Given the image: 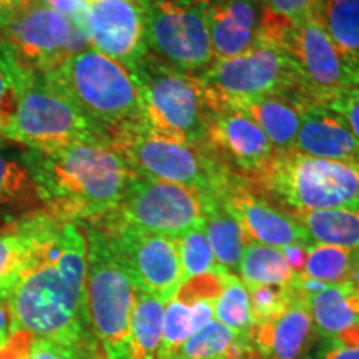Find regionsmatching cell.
<instances>
[{
	"label": "cell",
	"mask_w": 359,
	"mask_h": 359,
	"mask_svg": "<svg viewBox=\"0 0 359 359\" xmlns=\"http://www.w3.org/2000/svg\"><path fill=\"white\" fill-rule=\"evenodd\" d=\"M30 245L11 303L15 330L35 338L92 334L87 309V241L79 223L48 210L25 215Z\"/></svg>",
	"instance_id": "1"
},
{
	"label": "cell",
	"mask_w": 359,
	"mask_h": 359,
	"mask_svg": "<svg viewBox=\"0 0 359 359\" xmlns=\"http://www.w3.org/2000/svg\"><path fill=\"white\" fill-rule=\"evenodd\" d=\"M45 210L75 223L114 212L135 172L105 142H80L53 150L22 147Z\"/></svg>",
	"instance_id": "2"
},
{
	"label": "cell",
	"mask_w": 359,
	"mask_h": 359,
	"mask_svg": "<svg viewBox=\"0 0 359 359\" xmlns=\"http://www.w3.org/2000/svg\"><path fill=\"white\" fill-rule=\"evenodd\" d=\"M45 77L107 140L116 130L145 120L132 72L95 48L75 53Z\"/></svg>",
	"instance_id": "3"
},
{
	"label": "cell",
	"mask_w": 359,
	"mask_h": 359,
	"mask_svg": "<svg viewBox=\"0 0 359 359\" xmlns=\"http://www.w3.org/2000/svg\"><path fill=\"white\" fill-rule=\"evenodd\" d=\"M128 70L140 93L145 122L151 128L187 145L208 147L210 123L217 109L203 80L150 53Z\"/></svg>",
	"instance_id": "4"
},
{
	"label": "cell",
	"mask_w": 359,
	"mask_h": 359,
	"mask_svg": "<svg viewBox=\"0 0 359 359\" xmlns=\"http://www.w3.org/2000/svg\"><path fill=\"white\" fill-rule=\"evenodd\" d=\"M87 241V309L90 330L105 359H130V321L137 286L105 231L80 223Z\"/></svg>",
	"instance_id": "5"
},
{
	"label": "cell",
	"mask_w": 359,
	"mask_h": 359,
	"mask_svg": "<svg viewBox=\"0 0 359 359\" xmlns=\"http://www.w3.org/2000/svg\"><path fill=\"white\" fill-rule=\"evenodd\" d=\"M109 143L142 177L196 188L215 196L233 182L230 172L206 148L173 140L145 120L116 130Z\"/></svg>",
	"instance_id": "6"
},
{
	"label": "cell",
	"mask_w": 359,
	"mask_h": 359,
	"mask_svg": "<svg viewBox=\"0 0 359 359\" xmlns=\"http://www.w3.org/2000/svg\"><path fill=\"white\" fill-rule=\"evenodd\" d=\"M259 175L268 190L296 212L359 205V165L288 150L275 151Z\"/></svg>",
	"instance_id": "7"
},
{
	"label": "cell",
	"mask_w": 359,
	"mask_h": 359,
	"mask_svg": "<svg viewBox=\"0 0 359 359\" xmlns=\"http://www.w3.org/2000/svg\"><path fill=\"white\" fill-rule=\"evenodd\" d=\"M22 72L19 111L4 138L34 150H53L80 142L109 143L100 130L52 87L45 74Z\"/></svg>",
	"instance_id": "8"
},
{
	"label": "cell",
	"mask_w": 359,
	"mask_h": 359,
	"mask_svg": "<svg viewBox=\"0 0 359 359\" xmlns=\"http://www.w3.org/2000/svg\"><path fill=\"white\" fill-rule=\"evenodd\" d=\"M215 198V195L196 188L135 173L118 206L107 215L138 230L178 240L193 228L203 226Z\"/></svg>",
	"instance_id": "9"
},
{
	"label": "cell",
	"mask_w": 359,
	"mask_h": 359,
	"mask_svg": "<svg viewBox=\"0 0 359 359\" xmlns=\"http://www.w3.org/2000/svg\"><path fill=\"white\" fill-rule=\"evenodd\" d=\"M0 43L25 72L48 74L67 58L90 48V40L74 22L35 2H17Z\"/></svg>",
	"instance_id": "10"
},
{
	"label": "cell",
	"mask_w": 359,
	"mask_h": 359,
	"mask_svg": "<svg viewBox=\"0 0 359 359\" xmlns=\"http://www.w3.org/2000/svg\"><path fill=\"white\" fill-rule=\"evenodd\" d=\"M147 53L185 74H205L213 65L215 53L203 4L148 0Z\"/></svg>",
	"instance_id": "11"
},
{
	"label": "cell",
	"mask_w": 359,
	"mask_h": 359,
	"mask_svg": "<svg viewBox=\"0 0 359 359\" xmlns=\"http://www.w3.org/2000/svg\"><path fill=\"white\" fill-rule=\"evenodd\" d=\"M200 79L217 110L231 102L269 95L302 98L288 53L276 43H259L238 57L217 58Z\"/></svg>",
	"instance_id": "12"
},
{
	"label": "cell",
	"mask_w": 359,
	"mask_h": 359,
	"mask_svg": "<svg viewBox=\"0 0 359 359\" xmlns=\"http://www.w3.org/2000/svg\"><path fill=\"white\" fill-rule=\"evenodd\" d=\"M273 43L288 53L304 102L330 105L353 88L349 62L327 35L318 13L299 25H283Z\"/></svg>",
	"instance_id": "13"
},
{
	"label": "cell",
	"mask_w": 359,
	"mask_h": 359,
	"mask_svg": "<svg viewBox=\"0 0 359 359\" xmlns=\"http://www.w3.org/2000/svg\"><path fill=\"white\" fill-rule=\"evenodd\" d=\"M105 231L127 266L137 290L167 303L183 283L178 241L175 238L138 230L110 215L93 219Z\"/></svg>",
	"instance_id": "14"
},
{
	"label": "cell",
	"mask_w": 359,
	"mask_h": 359,
	"mask_svg": "<svg viewBox=\"0 0 359 359\" xmlns=\"http://www.w3.org/2000/svg\"><path fill=\"white\" fill-rule=\"evenodd\" d=\"M148 0H87L90 47L127 69L147 55Z\"/></svg>",
	"instance_id": "15"
},
{
	"label": "cell",
	"mask_w": 359,
	"mask_h": 359,
	"mask_svg": "<svg viewBox=\"0 0 359 359\" xmlns=\"http://www.w3.org/2000/svg\"><path fill=\"white\" fill-rule=\"evenodd\" d=\"M218 198L241 224L248 241L280 250L294 245H311L306 230L293 215L258 198L238 182H231Z\"/></svg>",
	"instance_id": "16"
},
{
	"label": "cell",
	"mask_w": 359,
	"mask_h": 359,
	"mask_svg": "<svg viewBox=\"0 0 359 359\" xmlns=\"http://www.w3.org/2000/svg\"><path fill=\"white\" fill-rule=\"evenodd\" d=\"M320 339L299 290L280 316L255 325L250 334L253 353L263 359H313Z\"/></svg>",
	"instance_id": "17"
},
{
	"label": "cell",
	"mask_w": 359,
	"mask_h": 359,
	"mask_svg": "<svg viewBox=\"0 0 359 359\" xmlns=\"http://www.w3.org/2000/svg\"><path fill=\"white\" fill-rule=\"evenodd\" d=\"M205 7L215 60L238 57L262 43L263 0H215Z\"/></svg>",
	"instance_id": "18"
},
{
	"label": "cell",
	"mask_w": 359,
	"mask_h": 359,
	"mask_svg": "<svg viewBox=\"0 0 359 359\" xmlns=\"http://www.w3.org/2000/svg\"><path fill=\"white\" fill-rule=\"evenodd\" d=\"M208 145L223 151L236 167L255 173H262L276 151L263 130L248 115L224 107L215 111Z\"/></svg>",
	"instance_id": "19"
},
{
	"label": "cell",
	"mask_w": 359,
	"mask_h": 359,
	"mask_svg": "<svg viewBox=\"0 0 359 359\" xmlns=\"http://www.w3.org/2000/svg\"><path fill=\"white\" fill-rule=\"evenodd\" d=\"M293 150L298 154L359 165V142L348 123L320 103H304Z\"/></svg>",
	"instance_id": "20"
},
{
	"label": "cell",
	"mask_w": 359,
	"mask_h": 359,
	"mask_svg": "<svg viewBox=\"0 0 359 359\" xmlns=\"http://www.w3.org/2000/svg\"><path fill=\"white\" fill-rule=\"evenodd\" d=\"M304 103L306 102L296 97L269 95L231 102L223 107L248 115L263 130L276 151H288L294 148Z\"/></svg>",
	"instance_id": "21"
},
{
	"label": "cell",
	"mask_w": 359,
	"mask_h": 359,
	"mask_svg": "<svg viewBox=\"0 0 359 359\" xmlns=\"http://www.w3.org/2000/svg\"><path fill=\"white\" fill-rule=\"evenodd\" d=\"M45 208L22 147L0 137V224Z\"/></svg>",
	"instance_id": "22"
},
{
	"label": "cell",
	"mask_w": 359,
	"mask_h": 359,
	"mask_svg": "<svg viewBox=\"0 0 359 359\" xmlns=\"http://www.w3.org/2000/svg\"><path fill=\"white\" fill-rule=\"evenodd\" d=\"M304 296L321 338H338L359 326V285H327Z\"/></svg>",
	"instance_id": "23"
},
{
	"label": "cell",
	"mask_w": 359,
	"mask_h": 359,
	"mask_svg": "<svg viewBox=\"0 0 359 359\" xmlns=\"http://www.w3.org/2000/svg\"><path fill=\"white\" fill-rule=\"evenodd\" d=\"M215 302L217 299L193 296L178 290L177 294L165 303L160 359L172 356L191 334L213 321Z\"/></svg>",
	"instance_id": "24"
},
{
	"label": "cell",
	"mask_w": 359,
	"mask_h": 359,
	"mask_svg": "<svg viewBox=\"0 0 359 359\" xmlns=\"http://www.w3.org/2000/svg\"><path fill=\"white\" fill-rule=\"evenodd\" d=\"M253 354L250 336L213 320L191 334L167 359H248Z\"/></svg>",
	"instance_id": "25"
},
{
	"label": "cell",
	"mask_w": 359,
	"mask_h": 359,
	"mask_svg": "<svg viewBox=\"0 0 359 359\" xmlns=\"http://www.w3.org/2000/svg\"><path fill=\"white\" fill-rule=\"evenodd\" d=\"M293 217L306 230L311 243L359 248V205L296 212Z\"/></svg>",
	"instance_id": "26"
},
{
	"label": "cell",
	"mask_w": 359,
	"mask_h": 359,
	"mask_svg": "<svg viewBox=\"0 0 359 359\" xmlns=\"http://www.w3.org/2000/svg\"><path fill=\"white\" fill-rule=\"evenodd\" d=\"M203 228L217 263L228 273L238 276V269H240L241 258H243L246 245H248V238H246L241 224L224 208L218 196L210 205Z\"/></svg>",
	"instance_id": "27"
},
{
	"label": "cell",
	"mask_w": 359,
	"mask_h": 359,
	"mask_svg": "<svg viewBox=\"0 0 359 359\" xmlns=\"http://www.w3.org/2000/svg\"><path fill=\"white\" fill-rule=\"evenodd\" d=\"M165 303L137 290L130 321V359H160Z\"/></svg>",
	"instance_id": "28"
},
{
	"label": "cell",
	"mask_w": 359,
	"mask_h": 359,
	"mask_svg": "<svg viewBox=\"0 0 359 359\" xmlns=\"http://www.w3.org/2000/svg\"><path fill=\"white\" fill-rule=\"evenodd\" d=\"M238 275L245 286H294L298 280L283 250L255 241L246 245Z\"/></svg>",
	"instance_id": "29"
},
{
	"label": "cell",
	"mask_w": 359,
	"mask_h": 359,
	"mask_svg": "<svg viewBox=\"0 0 359 359\" xmlns=\"http://www.w3.org/2000/svg\"><path fill=\"white\" fill-rule=\"evenodd\" d=\"M298 278L313 280L323 285L358 283L356 268H354V250L311 243L308 246L303 271Z\"/></svg>",
	"instance_id": "30"
},
{
	"label": "cell",
	"mask_w": 359,
	"mask_h": 359,
	"mask_svg": "<svg viewBox=\"0 0 359 359\" xmlns=\"http://www.w3.org/2000/svg\"><path fill=\"white\" fill-rule=\"evenodd\" d=\"M320 20L346 60L359 57V0H321Z\"/></svg>",
	"instance_id": "31"
},
{
	"label": "cell",
	"mask_w": 359,
	"mask_h": 359,
	"mask_svg": "<svg viewBox=\"0 0 359 359\" xmlns=\"http://www.w3.org/2000/svg\"><path fill=\"white\" fill-rule=\"evenodd\" d=\"M30 235L25 215L0 224V298H8L24 269Z\"/></svg>",
	"instance_id": "32"
},
{
	"label": "cell",
	"mask_w": 359,
	"mask_h": 359,
	"mask_svg": "<svg viewBox=\"0 0 359 359\" xmlns=\"http://www.w3.org/2000/svg\"><path fill=\"white\" fill-rule=\"evenodd\" d=\"M215 318L222 325L231 327L236 333L250 336L253 330V318H251L250 294L245 283L240 276L228 273L224 276L222 293L215 302Z\"/></svg>",
	"instance_id": "33"
},
{
	"label": "cell",
	"mask_w": 359,
	"mask_h": 359,
	"mask_svg": "<svg viewBox=\"0 0 359 359\" xmlns=\"http://www.w3.org/2000/svg\"><path fill=\"white\" fill-rule=\"evenodd\" d=\"M180 264H182L183 281L190 278L222 271V266L215 259L213 250L210 246L205 228H193L178 238Z\"/></svg>",
	"instance_id": "34"
},
{
	"label": "cell",
	"mask_w": 359,
	"mask_h": 359,
	"mask_svg": "<svg viewBox=\"0 0 359 359\" xmlns=\"http://www.w3.org/2000/svg\"><path fill=\"white\" fill-rule=\"evenodd\" d=\"M22 79L24 72L0 43V137H4L19 111Z\"/></svg>",
	"instance_id": "35"
},
{
	"label": "cell",
	"mask_w": 359,
	"mask_h": 359,
	"mask_svg": "<svg viewBox=\"0 0 359 359\" xmlns=\"http://www.w3.org/2000/svg\"><path fill=\"white\" fill-rule=\"evenodd\" d=\"M29 359H105L93 334L79 339L35 338Z\"/></svg>",
	"instance_id": "36"
},
{
	"label": "cell",
	"mask_w": 359,
	"mask_h": 359,
	"mask_svg": "<svg viewBox=\"0 0 359 359\" xmlns=\"http://www.w3.org/2000/svg\"><path fill=\"white\" fill-rule=\"evenodd\" d=\"M250 294L251 318H253V326L259 323L275 320L290 306L294 296L298 294L296 286H246Z\"/></svg>",
	"instance_id": "37"
},
{
	"label": "cell",
	"mask_w": 359,
	"mask_h": 359,
	"mask_svg": "<svg viewBox=\"0 0 359 359\" xmlns=\"http://www.w3.org/2000/svg\"><path fill=\"white\" fill-rule=\"evenodd\" d=\"M266 11L286 25H299L320 13L321 0H263Z\"/></svg>",
	"instance_id": "38"
},
{
	"label": "cell",
	"mask_w": 359,
	"mask_h": 359,
	"mask_svg": "<svg viewBox=\"0 0 359 359\" xmlns=\"http://www.w3.org/2000/svg\"><path fill=\"white\" fill-rule=\"evenodd\" d=\"M313 359H359V326L338 338H321Z\"/></svg>",
	"instance_id": "39"
},
{
	"label": "cell",
	"mask_w": 359,
	"mask_h": 359,
	"mask_svg": "<svg viewBox=\"0 0 359 359\" xmlns=\"http://www.w3.org/2000/svg\"><path fill=\"white\" fill-rule=\"evenodd\" d=\"M24 2H35L40 4V6L52 8V11L58 12L60 15H64L69 20L74 22V24L88 37L87 0H24Z\"/></svg>",
	"instance_id": "40"
},
{
	"label": "cell",
	"mask_w": 359,
	"mask_h": 359,
	"mask_svg": "<svg viewBox=\"0 0 359 359\" xmlns=\"http://www.w3.org/2000/svg\"><path fill=\"white\" fill-rule=\"evenodd\" d=\"M331 110H334L344 122L348 123V127L354 133V137L359 142V90L349 88L346 92H343L341 95L334 98L330 103Z\"/></svg>",
	"instance_id": "41"
},
{
	"label": "cell",
	"mask_w": 359,
	"mask_h": 359,
	"mask_svg": "<svg viewBox=\"0 0 359 359\" xmlns=\"http://www.w3.org/2000/svg\"><path fill=\"white\" fill-rule=\"evenodd\" d=\"M35 336L15 330L6 343L0 344V359H29Z\"/></svg>",
	"instance_id": "42"
},
{
	"label": "cell",
	"mask_w": 359,
	"mask_h": 359,
	"mask_svg": "<svg viewBox=\"0 0 359 359\" xmlns=\"http://www.w3.org/2000/svg\"><path fill=\"white\" fill-rule=\"evenodd\" d=\"M15 325H13V316L8 298H0V344H4L11 338Z\"/></svg>",
	"instance_id": "43"
},
{
	"label": "cell",
	"mask_w": 359,
	"mask_h": 359,
	"mask_svg": "<svg viewBox=\"0 0 359 359\" xmlns=\"http://www.w3.org/2000/svg\"><path fill=\"white\" fill-rule=\"evenodd\" d=\"M283 253H285L286 259H288L290 266L293 268V271L296 275H302L304 262H306V253H308V246H302V245H294V246H286L283 248Z\"/></svg>",
	"instance_id": "44"
},
{
	"label": "cell",
	"mask_w": 359,
	"mask_h": 359,
	"mask_svg": "<svg viewBox=\"0 0 359 359\" xmlns=\"http://www.w3.org/2000/svg\"><path fill=\"white\" fill-rule=\"evenodd\" d=\"M349 70H351V83L353 88L359 90V57L349 60Z\"/></svg>",
	"instance_id": "45"
},
{
	"label": "cell",
	"mask_w": 359,
	"mask_h": 359,
	"mask_svg": "<svg viewBox=\"0 0 359 359\" xmlns=\"http://www.w3.org/2000/svg\"><path fill=\"white\" fill-rule=\"evenodd\" d=\"M8 15H11V11H7L6 7L0 6V35H2V32H4V27H6V24H7Z\"/></svg>",
	"instance_id": "46"
},
{
	"label": "cell",
	"mask_w": 359,
	"mask_h": 359,
	"mask_svg": "<svg viewBox=\"0 0 359 359\" xmlns=\"http://www.w3.org/2000/svg\"><path fill=\"white\" fill-rule=\"evenodd\" d=\"M17 2H19V0H0V6L6 7L7 11H11V12H12L13 8H15Z\"/></svg>",
	"instance_id": "47"
},
{
	"label": "cell",
	"mask_w": 359,
	"mask_h": 359,
	"mask_svg": "<svg viewBox=\"0 0 359 359\" xmlns=\"http://www.w3.org/2000/svg\"><path fill=\"white\" fill-rule=\"evenodd\" d=\"M354 268H356V280L359 283V248L354 250Z\"/></svg>",
	"instance_id": "48"
},
{
	"label": "cell",
	"mask_w": 359,
	"mask_h": 359,
	"mask_svg": "<svg viewBox=\"0 0 359 359\" xmlns=\"http://www.w3.org/2000/svg\"><path fill=\"white\" fill-rule=\"evenodd\" d=\"M198 2H201V4H203V6H208V4H212V2H215V0H198Z\"/></svg>",
	"instance_id": "49"
},
{
	"label": "cell",
	"mask_w": 359,
	"mask_h": 359,
	"mask_svg": "<svg viewBox=\"0 0 359 359\" xmlns=\"http://www.w3.org/2000/svg\"><path fill=\"white\" fill-rule=\"evenodd\" d=\"M248 359H263V358H259V356H257V354L253 353V354H251V356H250Z\"/></svg>",
	"instance_id": "50"
}]
</instances>
